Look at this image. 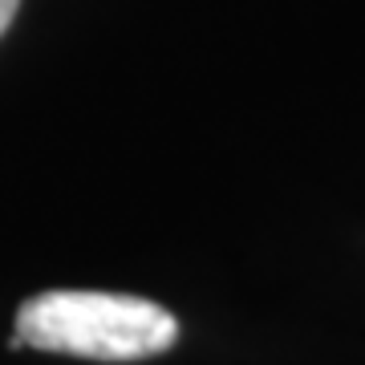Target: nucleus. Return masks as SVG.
<instances>
[{
  "label": "nucleus",
  "mask_w": 365,
  "mask_h": 365,
  "mask_svg": "<svg viewBox=\"0 0 365 365\" xmlns=\"http://www.w3.org/2000/svg\"><path fill=\"white\" fill-rule=\"evenodd\" d=\"M179 337V321L146 297L53 288L16 309L13 349L73 353L90 361H143L167 353Z\"/></svg>",
  "instance_id": "nucleus-1"
},
{
  "label": "nucleus",
  "mask_w": 365,
  "mask_h": 365,
  "mask_svg": "<svg viewBox=\"0 0 365 365\" xmlns=\"http://www.w3.org/2000/svg\"><path fill=\"white\" fill-rule=\"evenodd\" d=\"M16 9H21V0H0V37L9 33V25H13Z\"/></svg>",
  "instance_id": "nucleus-2"
}]
</instances>
